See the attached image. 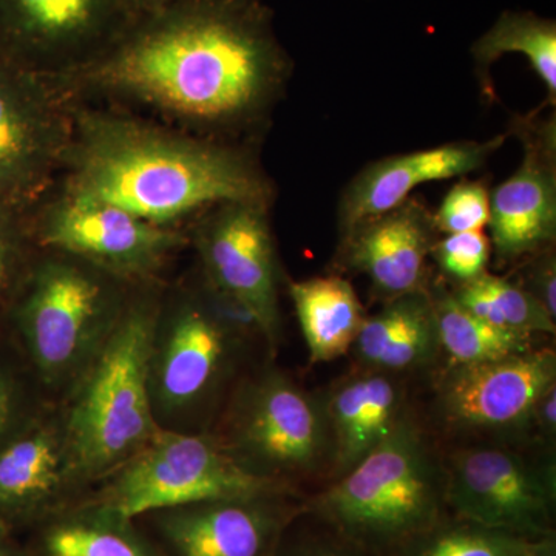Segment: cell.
Here are the masks:
<instances>
[{"mask_svg":"<svg viewBox=\"0 0 556 556\" xmlns=\"http://www.w3.org/2000/svg\"><path fill=\"white\" fill-rule=\"evenodd\" d=\"M514 130L521 138L525 159L490 193V241L504 260L536 251L556 232L555 119L517 121Z\"/></svg>","mask_w":556,"mask_h":556,"instance_id":"cell-15","label":"cell"},{"mask_svg":"<svg viewBox=\"0 0 556 556\" xmlns=\"http://www.w3.org/2000/svg\"><path fill=\"white\" fill-rule=\"evenodd\" d=\"M444 485L415 427L394 430L318 500V510L342 532L369 544H391L427 532L438 518Z\"/></svg>","mask_w":556,"mask_h":556,"instance_id":"cell-6","label":"cell"},{"mask_svg":"<svg viewBox=\"0 0 556 556\" xmlns=\"http://www.w3.org/2000/svg\"><path fill=\"white\" fill-rule=\"evenodd\" d=\"M51 402L20 348L0 327V450L30 427Z\"/></svg>","mask_w":556,"mask_h":556,"instance_id":"cell-26","label":"cell"},{"mask_svg":"<svg viewBox=\"0 0 556 556\" xmlns=\"http://www.w3.org/2000/svg\"><path fill=\"white\" fill-rule=\"evenodd\" d=\"M399 393L382 376L351 380L332 394L328 415L339 471H350L397 426Z\"/></svg>","mask_w":556,"mask_h":556,"instance_id":"cell-21","label":"cell"},{"mask_svg":"<svg viewBox=\"0 0 556 556\" xmlns=\"http://www.w3.org/2000/svg\"><path fill=\"white\" fill-rule=\"evenodd\" d=\"M72 503L64 422L60 405L51 402L0 450V518L20 532Z\"/></svg>","mask_w":556,"mask_h":556,"instance_id":"cell-17","label":"cell"},{"mask_svg":"<svg viewBox=\"0 0 556 556\" xmlns=\"http://www.w3.org/2000/svg\"><path fill=\"white\" fill-rule=\"evenodd\" d=\"M536 543L466 521V525L430 533L416 556H522Z\"/></svg>","mask_w":556,"mask_h":556,"instance_id":"cell-27","label":"cell"},{"mask_svg":"<svg viewBox=\"0 0 556 556\" xmlns=\"http://www.w3.org/2000/svg\"><path fill=\"white\" fill-rule=\"evenodd\" d=\"M131 21L124 0H0V58L58 78L100 56Z\"/></svg>","mask_w":556,"mask_h":556,"instance_id":"cell-12","label":"cell"},{"mask_svg":"<svg viewBox=\"0 0 556 556\" xmlns=\"http://www.w3.org/2000/svg\"><path fill=\"white\" fill-rule=\"evenodd\" d=\"M27 218L36 248L73 255L134 285L163 280L172 260L189 244L188 230L179 226L156 225L58 188Z\"/></svg>","mask_w":556,"mask_h":556,"instance_id":"cell-8","label":"cell"},{"mask_svg":"<svg viewBox=\"0 0 556 556\" xmlns=\"http://www.w3.org/2000/svg\"><path fill=\"white\" fill-rule=\"evenodd\" d=\"M444 497L473 525L532 541L551 532V489L506 450L473 448L456 455Z\"/></svg>","mask_w":556,"mask_h":556,"instance_id":"cell-13","label":"cell"},{"mask_svg":"<svg viewBox=\"0 0 556 556\" xmlns=\"http://www.w3.org/2000/svg\"><path fill=\"white\" fill-rule=\"evenodd\" d=\"M58 189L179 228L218 204L276 197L249 149L84 102Z\"/></svg>","mask_w":556,"mask_h":556,"instance_id":"cell-2","label":"cell"},{"mask_svg":"<svg viewBox=\"0 0 556 556\" xmlns=\"http://www.w3.org/2000/svg\"><path fill=\"white\" fill-rule=\"evenodd\" d=\"M76 102L47 76L0 58V201L30 211L60 181Z\"/></svg>","mask_w":556,"mask_h":556,"instance_id":"cell-9","label":"cell"},{"mask_svg":"<svg viewBox=\"0 0 556 556\" xmlns=\"http://www.w3.org/2000/svg\"><path fill=\"white\" fill-rule=\"evenodd\" d=\"M287 492L288 484L248 470L211 431L160 430L137 455L80 497L138 518L160 508Z\"/></svg>","mask_w":556,"mask_h":556,"instance_id":"cell-7","label":"cell"},{"mask_svg":"<svg viewBox=\"0 0 556 556\" xmlns=\"http://www.w3.org/2000/svg\"><path fill=\"white\" fill-rule=\"evenodd\" d=\"M306 556H340V555H336V554H328V552H320V554H311V555H306Z\"/></svg>","mask_w":556,"mask_h":556,"instance_id":"cell-36","label":"cell"},{"mask_svg":"<svg viewBox=\"0 0 556 556\" xmlns=\"http://www.w3.org/2000/svg\"><path fill=\"white\" fill-rule=\"evenodd\" d=\"M433 300L438 342L459 365H478L529 351L530 336L495 327L468 314L453 294L438 292Z\"/></svg>","mask_w":556,"mask_h":556,"instance_id":"cell-25","label":"cell"},{"mask_svg":"<svg viewBox=\"0 0 556 556\" xmlns=\"http://www.w3.org/2000/svg\"><path fill=\"white\" fill-rule=\"evenodd\" d=\"M280 497L207 501L135 519L166 556H274L288 519Z\"/></svg>","mask_w":556,"mask_h":556,"instance_id":"cell-14","label":"cell"},{"mask_svg":"<svg viewBox=\"0 0 556 556\" xmlns=\"http://www.w3.org/2000/svg\"><path fill=\"white\" fill-rule=\"evenodd\" d=\"M16 533L9 521L0 518V556H22V544Z\"/></svg>","mask_w":556,"mask_h":556,"instance_id":"cell-34","label":"cell"},{"mask_svg":"<svg viewBox=\"0 0 556 556\" xmlns=\"http://www.w3.org/2000/svg\"><path fill=\"white\" fill-rule=\"evenodd\" d=\"M207 431L252 473L283 484L313 470L325 447L317 405L277 369L237 388L219 426Z\"/></svg>","mask_w":556,"mask_h":556,"instance_id":"cell-10","label":"cell"},{"mask_svg":"<svg viewBox=\"0 0 556 556\" xmlns=\"http://www.w3.org/2000/svg\"><path fill=\"white\" fill-rule=\"evenodd\" d=\"M291 73L262 0H170L89 64L50 79L72 101L137 105L229 141L266 123Z\"/></svg>","mask_w":556,"mask_h":556,"instance_id":"cell-1","label":"cell"},{"mask_svg":"<svg viewBox=\"0 0 556 556\" xmlns=\"http://www.w3.org/2000/svg\"><path fill=\"white\" fill-rule=\"evenodd\" d=\"M489 219L490 193L477 181L453 186L433 215L434 228L444 233L478 232L489 226Z\"/></svg>","mask_w":556,"mask_h":556,"instance_id":"cell-30","label":"cell"},{"mask_svg":"<svg viewBox=\"0 0 556 556\" xmlns=\"http://www.w3.org/2000/svg\"><path fill=\"white\" fill-rule=\"evenodd\" d=\"M533 289H529L533 298L540 300L552 318L556 317V269L555 258L546 257L533 269Z\"/></svg>","mask_w":556,"mask_h":556,"instance_id":"cell-32","label":"cell"},{"mask_svg":"<svg viewBox=\"0 0 556 556\" xmlns=\"http://www.w3.org/2000/svg\"><path fill=\"white\" fill-rule=\"evenodd\" d=\"M266 204H218L197 217L188 230L200 274L215 291L254 318L270 351L280 338L276 244Z\"/></svg>","mask_w":556,"mask_h":556,"instance_id":"cell-11","label":"cell"},{"mask_svg":"<svg viewBox=\"0 0 556 556\" xmlns=\"http://www.w3.org/2000/svg\"><path fill=\"white\" fill-rule=\"evenodd\" d=\"M311 362L334 361L356 342L364 309L350 281L338 276L289 283Z\"/></svg>","mask_w":556,"mask_h":556,"instance_id":"cell-23","label":"cell"},{"mask_svg":"<svg viewBox=\"0 0 556 556\" xmlns=\"http://www.w3.org/2000/svg\"><path fill=\"white\" fill-rule=\"evenodd\" d=\"M535 412L540 415L541 426L546 428L547 433L554 434L556 426V393L555 386L548 388L546 394L538 402Z\"/></svg>","mask_w":556,"mask_h":556,"instance_id":"cell-33","label":"cell"},{"mask_svg":"<svg viewBox=\"0 0 556 556\" xmlns=\"http://www.w3.org/2000/svg\"><path fill=\"white\" fill-rule=\"evenodd\" d=\"M254 318L199 276L164 288L150 340V407L161 430L201 433Z\"/></svg>","mask_w":556,"mask_h":556,"instance_id":"cell-5","label":"cell"},{"mask_svg":"<svg viewBox=\"0 0 556 556\" xmlns=\"http://www.w3.org/2000/svg\"><path fill=\"white\" fill-rule=\"evenodd\" d=\"M555 376V354L547 350L459 365L442 383V407L463 426H514L535 413Z\"/></svg>","mask_w":556,"mask_h":556,"instance_id":"cell-16","label":"cell"},{"mask_svg":"<svg viewBox=\"0 0 556 556\" xmlns=\"http://www.w3.org/2000/svg\"><path fill=\"white\" fill-rule=\"evenodd\" d=\"M124 2H126L131 20H135V17L142 16V14L166 5L170 0H124Z\"/></svg>","mask_w":556,"mask_h":556,"instance_id":"cell-35","label":"cell"},{"mask_svg":"<svg viewBox=\"0 0 556 556\" xmlns=\"http://www.w3.org/2000/svg\"><path fill=\"white\" fill-rule=\"evenodd\" d=\"M27 212L0 201V327L36 251Z\"/></svg>","mask_w":556,"mask_h":556,"instance_id":"cell-28","label":"cell"},{"mask_svg":"<svg viewBox=\"0 0 556 556\" xmlns=\"http://www.w3.org/2000/svg\"><path fill=\"white\" fill-rule=\"evenodd\" d=\"M503 142L504 137L485 142H452L368 164L348 185L340 200L339 222L343 232L364 219L397 207L419 186L481 169Z\"/></svg>","mask_w":556,"mask_h":556,"instance_id":"cell-18","label":"cell"},{"mask_svg":"<svg viewBox=\"0 0 556 556\" xmlns=\"http://www.w3.org/2000/svg\"><path fill=\"white\" fill-rule=\"evenodd\" d=\"M431 249L439 266L450 276L466 283L485 273L492 241L482 230L447 233L445 239L434 243Z\"/></svg>","mask_w":556,"mask_h":556,"instance_id":"cell-31","label":"cell"},{"mask_svg":"<svg viewBox=\"0 0 556 556\" xmlns=\"http://www.w3.org/2000/svg\"><path fill=\"white\" fill-rule=\"evenodd\" d=\"M134 287L84 260L36 248L2 327L51 401L101 353Z\"/></svg>","mask_w":556,"mask_h":556,"instance_id":"cell-4","label":"cell"},{"mask_svg":"<svg viewBox=\"0 0 556 556\" xmlns=\"http://www.w3.org/2000/svg\"><path fill=\"white\" fill-rule=\"evenodd\" d=\"M433 215L413 199L346 230V258L391 299L417 291L433 248Z\"/></svg>","mask_w":556,"mask_h":556,"instance_id":"cell-19","label":"cell"},{"mask_svg":"<svg viewBox=\"0 0 556 556\" xmlns=\"http://www.w3.org/2000/svg\"><path fill=\"white\" fill-rule=\"evenodd\" d=\"M517 53L529 60L546 86L548 101L556 98V22L532 11H504L495 24L475 40L471 56L477 64L486 93L492 94L490 67L500 58Z\"/></svg>","mask_w":556,"mask_h":556,"instance_id":"cell-24","label":"cell"},{"mask_svg":"<svg viewBox=\"0 0 556 556\" xmlns=\"http://www.w3.org/2000/svg\"><path fill=\"white\" fill-rule=\"evenodd\" d=\"M479 280L500 311L504 327L527 336L533 332H555V318L526 288L486 273L479 276Z\"/></svg>","mask_w":556,"mask_h":556,"instance_id":"cell-29","label":"cell"},{"mask_svg":"<svg viewBox=\"0 0 556 556\" xmlns=\"http://www.w3.org/2000/svg\"><path fill=\"white\" fill-rule=\"evenodd\" d=\"M437 342L433 300L417 289L391 299L380 313L365 318L354 343L367 364L401 369L426 361Z\"/></svg>","mask_w":556,"mask_h":556,"instance_id":"cell-22","label":"cell"},{"mask_svg":"<svg viewBox=\"0 0 556 556\" xmlns=\"http://www.w3.org/2000/svg\"><path fill=\"white\" fill-rule=\"evenodd\" d=\"M28 530L22 556H166L137 519L87 497Z\"/></svg>","mask_w":556,"mask_h":556,"instance_id":"cell-20","label":"cell"},{"mask_svg":"<svg viewBox=\"0 0 556 556\" xmlns=\"http://www.w3.org/2000/svg\"><path fill=\"white\" fill-rule=\"evenodd\" d=\"M166 281L135 285L115 331L58 402L75 501L118 470L161 430L150 407V340Z\"/></svg>","mask_w":556,"mask_h":556,"instance_id":"cell-3","label":"cell"}]
</instances>
